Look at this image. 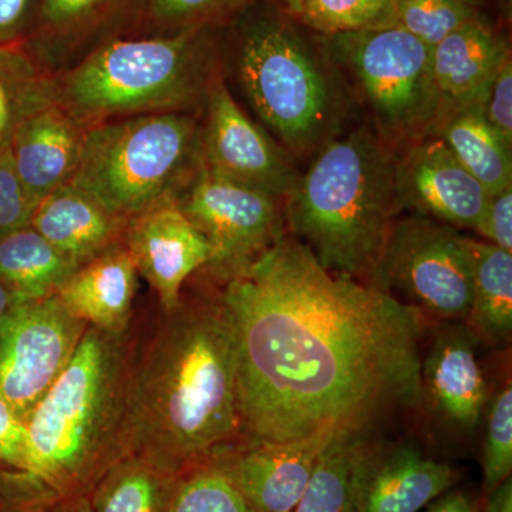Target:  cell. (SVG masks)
<instances>
[{"instance_id":"cell-1","label":"cell","mask_w":512,"mask_h":512,"mask_svg":"<svg viewBox=\"0 0 512 512\" xmlns=\"http://www.w3.org/2000/svg\"><path fill=\"white\" fill-rule=\"evenodd\" d=\"M241 440L372 436L423 406L419 311L326 271L286 234L227 279Z\"/></svg>"},{"instance_id":"cell-2","label":"cell","mask_w":512,"mask_h":512,"mask_svg":"<svg viewBox=\"0 0 512 512\" xmlns=\"http://www.w3.org/2000/svg\"><path fill=\"white\" fill-rule=\"evenodd\" d=\"M133 359L127 454L184 474L241 433L237 359L220 299L180 301Z\"/></svg>"},{"instance_id":"cell-3","label":"cell","mask_w":512,"mask_h":512,"mask_svg":"<svg viewBox=\"0 0 512 512\" xmlns=\"http://www.w3.org/2000/svg\"><path fill=\"white\" fill-rule=\"evenodd\" d=\"M127 332L89 326L26 426L25 477L59 497L89 495L127 457Z\"/></svg>"},{"instance_id":"cell-4","label":"cell","mask_w":512,"mask_h":512,"mask_svg":"<svg viewBox=\"0 0 512 512\" xmlns=\"http://www.w3.org/2000/svg\"><path fill=\"white\" fill-rule=\"evenodd\" d=\"M284 207L286 232L326 271L367 284L402 215L392 148L366 126L330 138Z\"/></svg>"},{"instance_id":"cell-5","label":"cell","mask_w":512,"mask_h":512,"mask_svg":"<svg viewBox=\"0 0 512 512\" xmlns=\"http://www.w3.org/2000/svg\"><path fill=\"white\" fill-rule=\"evenodd\" d=\"M212 30L107 40L66 74L57 103L84 128L140 114L191 111L214 83Z\"/></svg>"},{"instance_id":"cell-6","label":"cell","mask_w":512,"mask_h":512,"mask_svg":"<svg viewBox=\"0 0 512 512\" xmlns=\"http://www.w3.org/2000/svg\"><path fill=\"white\" fill-rule=\"evenodd\" d=\"M231 20L235 74L256 116L292 157L323 146L339 107L325 62L281 13L252 2Z\"/></svg>"},{"instance_id":"cell-7","label":"cell","mask_w":512,"mask_h":512,"mask_svg":"<svg viewBox=\"0 0 512 512\" xmlns=\"http://www.w3.org/2000/svg\"><path fill=\"white\" fill-rule=\"evenodd\" d=\"M201 130L191 111L103 121L84 130L72 183L128 221L177 200L201 168Z\"/></svg>"},{"instance_id":"cell-8","label":"cell","mask_w":512,"mask_h":512,"mask_svg":"<svg viewBox=\"0 0 512 512\" xmlns=\"http://www.w3.org/2000/svg\"><path fill=\"white\" fill-rule=\"evenodd\" d=\"M325 37L329 62L362 100L387 146L429 136L440 111L433 47L399 23Z\"/></svg>"},{"instance_id":"cell-9","label":"cell","mask_w":512,"mask_h":512,"mask_svg":"<svg viewBox=\"0 0 512 512\" xmlns=\"http://www.w3.org/2000/svg\"><path fill=\"white\" fill-rule=\"evenodd\" d=\"M367 285L443 322H466L473 299V252L460 229L399 215Z\"/></svg>"},{"instance_id":"cell-10","label":"cell","mask_w":512,"mask_h":512,"mask_svg":"<svg viewBox=\"0 0 512 512\" xmlns=\"http://www.w3.org/2000/svg\"><path fill=\"white\" fill-rule=\"evenodd\" d=\"M212 247L210 266L225 281L286 234L284 201L201 168L177 198Z\"/></svg>"},{"instance_id":"cell-11","label":"cell","mask_w":512,"mask_h":512,"mask_svg":"<svg viewBox=\"0 0 512 512\" xmlns=\"http://www.w3.org/2000/svg\"><path fill=\"white\" fill-rule=\"evenodd\" d=\"M89 328L56 295L26 299L0 319V397L25 423Z\"/></svg>"},{"instance_id":"cell-12","label":"cell","mask_w":512,"mask_h":512,"mask_svg":"<svg viewBox=\"0 0 512 512\" xmlns=\"http://www.w3.org/2000/svg\"><path fill=\"white\" fill-rule=\"evenodd\" d=\"M201 163L211 174L282 201L301 177L291 154L239 107L222 80L208 92Z\"/></svg>"},{"instance_id":"cell-13","label":"cell","mask_w":512,"mask_h":512,"mask_svg":"<svg viewBox=\"0 0 512 512\" xmlns=\"http://www.w3.org/2000/svg\"><path fill=\"white\" fill-rule=\"evenodd\" d=\"M394 156V187L400 214L421 215L477 231L490 192L436 136L406 143Z\"/></svg>"},{"instance_id":"cell-14","label":"cell","mask_w":512,"mask_h":512,"mask_svg":"<svg viewBox=\"0 0 512 512\" xmlns=\"http://www.w3.org/2000/svg\"><path fill=\"white\" fill-rule=\"evenodd\" d=\"M335 431L291 441H237L201 464L214 468L258 512H292ZM200 466V464H198Z\"/></svg>"},{"instance_id":"cell-15","label":"cell","mask_w":512,"mask_h":512,"mask_svg":"<svg viewBox=\"0 0 512 512\" xmlns=\"http://www.w3.org/2000/svg\"><path fill=\"white\" fill-rule=\"evenodd\" d=\"M124 247L137 272L147 279L164 311L181 301L188 276L212 259V247L187 217L177 200L165 201L130 218L124 228Z\"/></svg>"},{"instance_id":"cell-16","label":"cell","mask_w":512,"mask_h":512,"mask_svg":"<svg viewBox=\"0 0 512 512\" xmlns=\"http://www.w3.org/2000/svg\"><path fill=\"white\" fill-rule=\"evenodd\" d=\"M477 342L466 322H443L421 359L424 400L460 430L476 429L490 402Z\"/></svg>"},{"instance_id":"cell-17","label":"cell","mask_w":512,"mask_h":512,"mask_svg":"<svg viewBox=\"0 0 512 512\" xmlns=\"http://www.w3.org/2000/svg\"><path fill=\"white\" fill-rule=\"evenodd\" d=\"M84 128L57 100L33 111L13 134L9 148L23 187L36 207L72 181Z\"/></svg>"},{"instance_id":"cell-18","label":"cell","mask_w":512,"mask_h":512,"mask_svg":"<svg viewBox=\"0 0 512 512\" xmlns=\"http://www.w3.org/2000/svg\"><path fill=\"white\" fill-rule=\"evenodd\" d=\"M457 480L453 467L424 456L417 447L375 443L360 480L356 512H419Z\"/></svg>"},{"instance_id":"cell-19","label":"cell","mask_w":512,"mask_h":512,"mask_svg":"<svg viewBox=\"0 0 512 512\" xmlns=\"http://www.w3.org/2000/svg\"><path fill=\"white\" fill-rule=\"evenodd\" d=\"M508 55L507 43L478 19L437 43L433 47V74L440 94L439 117L485 104L495 74Z\"/></svg>"},{"instance_id":"cell-20","label":"cell","mask_w":512,"mask_h":512,"mask_svg":"<svg viewBox=\"0 0 512 512\" xmlns=\"http://www.w3.org/2000/svg\"><path fill=\"white\" fill-rule=\"evenodd\" d=\"M137 268L123 242L79 266L56 293L74 318L106 332H127Z\"/></svg>"},{"instance_id":"cell-21","label":"cell","mask_w":512,"mask_h":512,"mask_svg":"<svg viewBox=\"0 0 512 512\" xmlns=\"http://www.w3.org/2000/svg\"><path fill=\"white\" fill-rule=\"evenodd\" d=\"M126 224L69 183L37 204L29 225L79 268L120 242Z\"/></svg>"},{"instance_id":"cell-22","label":"cell","mask_w":512,"mask_h":512,"mask_svg":"<svg viewBox=\"0 0 512 512\" xmlns=\"http://www.w3.org/2000/svg\"><path fill=\"white\" fill-rule=\"evenodd\" d=\"M429 136L439 137L490 194L511 187L512 146L491 126L484 104L443 114Z\"/></svg>"},{"instance_id":"cell-23","label":"cell","mask_w":512,"mask_h":512,"mask_svg":"<svg viewBox=\"0 0 512 512\" xmlns=\"http://www.w3.org/2000/svg\"><path fill=\"white\" fill-rule=\"evenodd\" d=\"M373 446V436L335 434L292 512H356L360 480Z\"/></svg>"},{"instance_id":"cell-24","label":"cell","mask_w":512,"mask_h":512,"mask_svg":"<svg viewBox=\"0 0 512 512\" xmlns=\"http://www.w3.org/2000/svg\"><path fill=\"white\" fill-rule=\"evenodd\" d=\"M473 299L466 323L478 340L507 345L512 335V252L470 238Z\"/></svg>"},{"instance_id":"cell-25","label":"cell","mask_w":512,"mask_h":512,"mask_svg":"<svg viewBox=\"0 0 512 512\" xmlns=\"http://www.w3.org/2000/svg\"><path fill=\"white\" fill-rule=\"evenodd\" d=\"M183 474L130 454L104 474L89 494L94 512H167Z\"/></svg>"},{"instance_id":"cell-26","label":"cell","mask_w":512,"mask_h":512,"mask_svg":"<svg viewBox=\"0 0 512 512\" xmlns=\"http://www.w3.org/2000/svg\"><path fill=\"white\" fill-rule=\"evenodd\" d=\"M76 269L30 225L0 238V281L26 298L56 295Z\"/></svg>"},{"instance_id":"cell-27","label":"cell","mask_w":512,"mask_h":512,"mask_svg":"<svg viewBox=\"0 0 512 512\" xmlns=\"http://www.w3.org/2000/svg\"><path fill=\"white\" fill-rule=\"evenodd\" d=\"M15 45L0 46V150L33 111L56 100V92Z\"/></svg>"},{"instance_id":"cell-28","label":"cell","mask_w":512,"mask_h":512,"mask_svg":"<svg viewBox=\"0 0 512 512\" xmlns=\"http://www.w3.org/2000/svg\"><path fill=\"white\" fill-rule=\"evenodd\" d=\"M255 0H133L131 13L140 35L164 36L214 29L231 22Z\"/></svg>"},{"instance_id":"cell-29","label":"cell","mask_w":512,"mask_h":512,"mask_svg":"<svg viewBox=\"0 0 512 512\" xmlns=\"http://www.w3.org/2000/svg\"><path fill=\"white\" fill-rule=\"evenodd\" d=\"M296 19L323 36L397 23L394 0H299Z\"/></svg>"},{"instance_id":"cell-30","label":"cell","mask_w":512,"mask_h":512,"mask_svg":"<svg viewBox=\"0 0 512 512\" xmlns=\"http://www.w3.org/2000/svg\"><path fill=\"white\" fill-rule=\"evenodd\" d=\"M133 0H40L37 33L46 40H72L89 35L113 16L130 10Z\"/></svg>"},{"instance_id":"cell-31","label":"cell","mask_w":512,"mask_h":512,"mask_svg":"<svg viewBox=\"0 0 512 512\" xmlns=\"http://www.w3.org/2000/svg\"><path fill=\"white\" fill-rule=\"evenodd\" d=\"M167 512H258L228 483L227 478L205 464L183 474Z\"/></svg>"},{"instance_id":"cell-32","label":"cell","mask_w":512,"mask_h":512,"mask_svg":"<svg viewBox=\"0 0 512 512\" xmlns=\"http://www.w3.org/2000/svg\"><path fill=\"white\" fill-rule=\"evenodd\" d=\"M394 10L397 23L431 47L477 19L466 0H394Z\"/></svg>"},{"instance_id":"cell-33","label":"cell","mask_w":512,"mask_h":512,"mask_svg":"<svg viewBox=\"0 0 512 512\" xmlns=\"http://www.w3.org/2000/svg\"><path fill=\"white\" fill-rule=\"evenodd\" d=\"M511 471L512 389L508 382L487 406L483 450L484 488L487 494L510 478Z\"/></svg>"},{"instance_id":"cell-34","label":"cell","mask_w":512,"mask_h":512,"mask_svg":"<svg viewBox=\"0 0 512 512\" xmlns=\"http://www.w3.org/2000/svg\"><path fill=\"white\" fill-rule=\"evenodd\" d=\"M36 204L23 187L10 148L0 150V238L28 227Z\"/></svg>"},{"instance_id":"cell-35","label":"cell","mask_w":512,"mask_h":512,"mask_svg":"<svg viewBox=\"0 0 512 512\" xmlns=\"http://www.w3.org/2000/svg\"><path fill=\"white\" fill-rule=\"evenodd\" d=\"M485 116L500 136L512 146V63L508 55L495 74L484 104Z\"/></svg>"},{"instance_id":"cell-36","label":"cell","mask_w":512,"mask_h":512,"mask_svg":"<svg viewBox=\"0 0 512 512\" xmlns=\"http://www.w3.org/2000/svg\"><path fill=\"white\" fill-rule=\"evenodd\" d=\"M477 232L495 247L512 252V185L490 194Z\"/></svg>"},{"instance_id":"cell-37","label":"cell","mask_w":512,"mask_h":512,"mask_svg":"<svg viewBox=\"0 0 512 512\" xmlns=\"http://www.w3.org/2000/svg\"><path fill=\"white\" fill-rule=\"evenodd\" d=\"M26 426L0 397V461L25 476Z\"/></svg>"},{"instance_id":"cell-38","label":"cell","mask_w":512,"mask_h":512,"mask_svg":"<svg viewBox=\"0 0 512 512\" xmlns=\"http://www.w3.org/2000/svg\"><path fill=\"white\" fill-rule=\"evenodd\" d=\"M40 0H0V46H10L37 15Z\"/></svg>"},{"instance_id":"cell-39","label":"cell","mask_w":512,"mask_h":512,"mask_svg":"<svg viewBox=\"0 0 512 512\" xmlns=\"http://www.w3.org/2000/svg\"><path fill=\"white\" fill-rule=\"evenodd\" d=\"M20 512H94L89 495L59 497L37 487L35 495L20 507Z\"/></svg>"},{"instance_id":"cell-40","label":"cell","mask_w":512,"mask_h":512,"mask_svg":"<svg viewBox=\"0 0 512 512\" xmlns=\"http://www.w3.org/2000/svg\"><path fill=\"white\" fill-rule=\"evenodd\" d=\"M426 512H478L476 504L460 491L440 497Z\"/></svg>"},{"instance_id":"cell-41","label":"cell","mask_w":512,"mask_h":512,"mask_svg":"<svg viewBox=\"0 0 512 512\" xmlns=\"http://www.w3.org/2000/svg\"><path fill=\"white\" fill-rule=\"evenodd\" d=\"M484 512H512V480L503 481L488 494Z\"/></svg>"},{"instance_id":"cell-42","label":"cell","mask_w":512,"mask_h":512,"mask_svg":"<svg viewBox=\"0 0 512 512\" xmlns=\"http://www.w3.org/2000/svg\"><path fill=\"white\" fill-rule=\"evenodd\" d=\"M26 299L30 298L20 295L15 289L0 281V319L5 318L10 311H13L19 303L26 301Z\"/></svg>"},{"instance_id":"cell-43","label":"cell","mask_w":512,"mask_h":512,"mask_svg":"<svg viewBox=\"0 0 512 512\" xmlns=\"http://www.w3.org/2000/svg\"><path fill=\"white\" fill-rule=\"evenodd\" d=\"M292 16L298 18L299 15V0H276Z\"/></svg>"},{"instance_id":"cell-44","label":"cell","mask_w":512,"mask_h":512,"mask_svg":"<svg viewBox=\"0 0 512 512\" xmlns=\"http://www.w3.org/2000/svg\"><path fill=\"white\" fill-rule=\"evenodd\" d=\"M466 2L471 3V0H466Z\"/></svg>"}]
</instances>
